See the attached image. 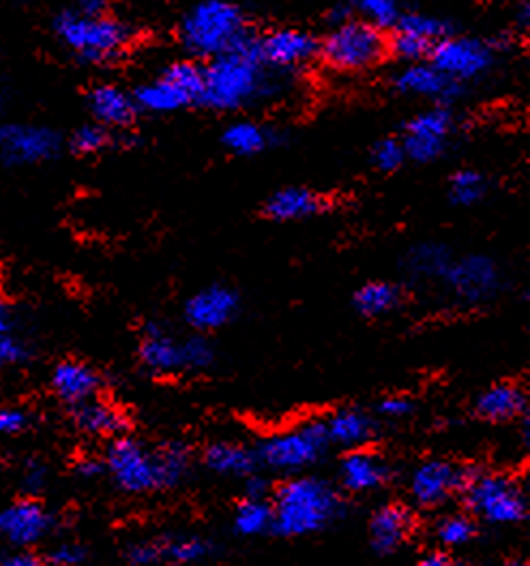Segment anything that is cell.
I'll return each instance as SVG.
<instances>
[{
  "instance_id": "cell-1",
  "label": "cell",
  "mask_w": 530,
  "mask_h": 566,
  "mask_svg": "<svg viewBox=\"0 0 530 566\" xmlns=\"http://www.w3.org/2000/svg\"><path fill=\"white\" fill-rule=\"evenodd\" d=\"M104 463L110 479L121 492L142 495L178 488L189 472L191 458L178 442L146 447L125 433L110 440Z\"/></svg>"
},
{
  "instance_id": "cell-2",
  "label": "cell",
  "mask_w": 530,
  "mask_h": 566,
  "mask_svg": "<svg viewBox=\"0 0 530 566\" xmlns=\"http://www.w3.org/2000/svg\"><path fill=\"white\" fill-rule=\"evenodd\" d=\"M271 532L285 538L326 531L344 513L340 492L319 476H292L271 497Z\"/></svg>"
},
{
  "instance_id": "cell-3",
  "label": "cell",
  "mask_w": 530,
  "mask_h": 566,
  "mask_svg": "<svg viewBox=\"0 0 530 566\" xmlns=\"http://www.w3.org/2000/svg\"><path fill=\"white\" fill-rule=\"evenodd\" d=\"M269 95V75L256 39H246L211 59L205 67V88L200 102L215 109H239Z\"/></svg>"
},
{
  "instance_id": "cell-4",
  "label": "cell",
  "mask_w": 530,
  "mask_h": 566,
  "mask_svg": "<svg viewBox=\"0 0 530 566\" xmlns=\"http://www.w3.org/2000/svg\"><path fill=\"white\" fill-rule=\"evenodd\" d=\"M54 33L73 56L89 65L118 61L134 36L129 24L114 15H84L75 9L61 13L54 20Z\"/></svg>"
},
{
  "instance_id": "cell-5",
  "label": "cell",
  "mask_w": 530,
  "mask_h": 566,
  "mask_svg": "<svg viewBox=\"0 0 530 566\" xmlns=\"http://www.w3.org/2000/svg\"><path fill=\"white\" fill-rule=\"evenodd\" d=\"M248 20L230 0H202L180 24V39L191 54L215 59L249 39Z\"/></svg>"
},
{
  "instance_id": "cell-6",
  "label": "cell",
  "mask_w": 530,
  "mask_h": 566,
  "mask_svg": "<svg viewBox=\"0 0 530 566\" xmlns=\"http://www.w3.org/2000/svg\"><path fill=\"white\" fill-rule=\"evenodd\" d=\"M460 494L468 513L492 526H513L529 515L527 494L505 474L468 470Z\"/></svg>"
},
{
  "instance_id": "cell-7",
  "label": "cell",
  "mask_w": 530,
  "mask_h": 566,
  "mask_svg": "<svg viewBox=\"0 0 530 566\" xmlns=\"http://www.w3.org/2000/svg\"><path fill=\"white\" fill-rule=\"evenodd\" d=\"M387 52V41L381 29L363 22H340L322 43V56L329 67L337 71H363L374 67Z\"/></svg>"
},
{
  "instance_id": "cell-8",
  "label": "cell",
  "mask_w": 530,
  "mask_h": 566,
  "mask_svg": "<svg viewBox=\"0 0 530 566\" xmlns=\"http://www.w3.org/2000/svg\"><path fill=\"white\" fill-rule=\"evenodd\" d=\"M329 449L326 436L320 421L301 424L297 429L273 433L262 440L256 449L260 465H267L273 472H303L305 468L319 463Z\"/></svg>"
},
{
  "instance_id": "cell-9",
  "label": "cell",
  "mask_w": 530,
  "mask_h": 566,
  "mask_svg": "<svg viewBox=\"0 0 530 566\" xmlns=\"http://www.w3.org/2000/svg\"><path fill=\"white\" fill-rule=\"evenodd\" d=\"M205 88V70L194 63H173L155 80L142 84L134 93L138 109L168 114L200 102Z\"/></svg>"
},
{
  "instance_id": "cell-10",
  "label": "cell",
  "mask_w": 530,
  "mask_h": 566,
  "mask_svg": "<svg viewBox=\"0 0 530 566\" xmlns=\"http://www.w3.org/2000/svg\"><path fill=\"white\" fill-rule=\"evenodd\" d=\"M63 148L59 132L35 123H0V164L27 168L52 161Z\"/></svg>"
},
{
  "instance_id": "cell-11",
  "label": "cell",
  "mask_w": 530,
  "mask_h": 566,
  "mask_svg": "<svg viewBox=\"0 0 530 566\" xmlns=\"http://www.w3.org/2000/svg\"><path fill=\"white\" fill-rule=\"evenodd\" d=\"M56 526L52 511L35 497L24 495L0 509V538L18 549L35 547Z\"/></svg>"
},
{
  "instance_id": "cell-12",
  "label": "cell",
  "mask_w": 530,
  "mask_h": 566,
  "mask_svg": "<svg viewBox=\"0 0 530 566\" xmlns=\"http://www.w3.org/2000/svg\"><path fill=\"white\" fill-rule=\"evenodd\" d=\"M429 56L436 70L458 84L479 77L492 67V50L479 39L445 36L432 48Z\"/></svg>"
},
{
  "instance_id": "cell-13",
  "label": "cell",
  "mask_w": 530,
  "mask_h": 566,
  "mask_svg": "<svg viewBox=\"0 0 530 566\" xmlns=\"http://www.w3.org/2000/svg\"><path fill=\"white\" fill-rule=\"evenodd\" d=\"M443 280L461 303L468 305L492 301L502 283L495 260L488 255H466L458 262H451Z\"/></svg>"
},
{
  "instance_id": "cell-14",
  "label": "cell",
  "mask_w": 530,
  "mask_h": 566,
  "mask_svg": "<svg viewBox=\"0 0 530 566\" xmlns=\"http://www.w3.org/2000/svg\"><path fill=\"white\" fill-rule=\"evenodd\" d=\"M466 476L468 468H460L451 461H424L411 474V497L422 509H438L454 495L460 494Z\"/></svg>"
},
{
  "instance_id": "cell-15",
  "label": "cell",
  "mask_w": 530,
  "mask_h": 566,
  "mask_svg": "<svg viewBox=\"0 0 530 566\" xmlns=\"http://www.w3.org/2000/svg\"><path fill=\"white\" fill-rule=\"evenodd\" d=\"M454 129V116L445 107H434L415 116L406 127L402 142L406 157L415 161H432L443 155Z\"/></svg>"
},
{
  "instance_id": "cell-16",
  "label": "cell",
  "mask_w": 530,
  "mask_h": 566,
  "mask_svg": "<svg viewBox=\"0 0 530 566\" xmlns=\"http://www.w3.org/2000/svg\"><path fill=\"white\" fill-rule=\"evenodd\" d=\"M393 29L391 50L404 61L424 59L440 39L447 36L445 22L424 13H402Z\"/></svg>"
},
{
  "instance_id": "cell-17",
  "label": "cell",
  "mask_w": 530,
  "mask_h": 566,
  "mask_svg": "<svg viewBox=\"0 0 530 566\" xmlns=\"http://www.w3.org/2000/svg\"><path fill=\"white\" fill-rule=\"evenodd\" d=\"M239 312V296L226 285H209L185 303V319L198 333L226 326Z\"/></svg>"
},
{
  "instance_id": "cell-18",
  "label": "cell",
  "mask_w": 530,
  "mask_h": 566,
  "mask_svg": "<svg viewBox=\"0 0 530 566\" xmlns=\"http://www.w3.org/2000/svg\"><path fill=\"white\" fill-rule=\"evenodd\" d=\"M141 363L157 376H173L187 371L185 339H177L162 324H146L138 344Z\"/></svg>"
},
{
  "instance_id": "cell-19",
  "label": "cell",
  "mask_w": 530,
  "mask_h": 566,
  "mask_svg": "<svg viewBox=\"0 0 530 566\" xmlns=\"http://www.w3.org/2000/svg\"><path fill=\"white\" fill-rule=\"evenodd\" d=\"M73 427L91 438L114 440L127 433L129 417L116 403L102 399L100 395L70 408Z\"/></svg>"
},
{
  "instance_id": "cell-20",
  "label": "cell",
  "mask_w": 530,
  "mask_h": 566,
  "mask_svg": "<svg viewBox=\"0 0 530 566\" xmlns=\"http://www.w3.org/2000/svg\"><path fill=\"white\" fill-rule=\"evenodd\" d=\"M387 481L389 463L365 447L351 449L340 463V485L351 494L378 492Z\"/></svg>"
},
{
  "instance_id": "cell-21",
  "label": "cell",
  "mask_w": 530,
  "mask_h": 566,
  "mask_svg": "<svg viewBox=\"0 0 530 566\" xmlns=\"http://www.w3.org/2000/svg\"><path fill=\"white\" fill-rule=\"evenodd\" d=\"M102 385L104 380L100 371L84 360H61L50 374V387L54 395L70 408L97 397Z\"/></svg>"
},
{
  "instance_id": "cell-22",
  "label": "cell",
  "mask_w": 530,
  "mask_h": 566,
  "mask_svg": "<svg viewBox=\"0 0 530 566\" xmlns=\"http://www.w3.org/2000/svg\"><path fill=\"white\" fill-rule=\"evenodd\" d=\"M258 45L264 63L282 70L305 65L319 54V41L297 29H280L264 36Z\"/></svg>"
},
{
  "instance_id": "cell-23",
  "label": "cell",
  "mask_w": 530,
  "mask_h": 566,
  "mask_svg": "<svg viewBox=\"0 0 530 566\" xmlns=\"http://www.w3.org/2000/svg\"><path fill=\"white\" fill-rule=\"evenodd\" d=\"M415 531V515L404 504H385L370 520V543L381 556L395 554Z\"/></svg>"
},
{
  "instance_id": "cell-24",
  "label": "cell",
  "mask_w": 530,
  "mask_h": 566,
  "mask_svg": "<svg viewBox=\"0 0 530 566\" xmlns=\"http://www.w3.org/2000/svg\"><path fill=\"white\" fill-rule=\"evenodd\" d=\"M322 431L326 436L329 447L337 444L344 449H361L367 447L376 438L378 424L374 417H370L365 410L358 408H340L324 417Z\"/></svg>"
},
{
  "instance_id": "cell-25",
  "label": "cell",
  "mask_w": 530,
  "mask_h": 566,
  "mask_svg": "<svg viewBox=\"0 0 530 566\" xmlns=\"http://www.w3.org/2000/svg\"><path fill=\"white\" fill-rule=\"evenodd\" d=\"M86 104H89L95 123L104 125L106 129L129 127L138 114L134 95H129L127 91H123L116 84H97L89 93Z\"/></svg>"
},
{
  "instance_id": "cell-26",
  "label": "cell",
  "mask_w": 530,
  "mask_h": 566,
  "mask_svg": "<svg viewBox=\"0 0 530 566\" xmlns=\"http://www.w3.org/2000/svg\"><path fill=\"white\" fill-rule=\"evenodd\" d=\"M527 392L516 382H498L484 390L475 401V415L488 423H509L524 415Z\"/></svg>"
},
{
  "instance_id": "cell-27",
  "label": "cell",
  "mask_w": 530,
  "mask_h": 566,
  "mask_svg": "<svg viewBox=\"0 0 530 566\" xmlns=\"http://www.w3.org/2000/svg\"><path fill=\"white\" fill-rule=\"evenodd\" d=\"M395 86L415 97H427V99H451L460 93V84L447 77L445 73L429 65H408L397 73Z\"/></svg>"
},
{
  "instance_id": "cell-28",
  "label": "cell",
  "mask_w": 530,
  "mask_h": 566,
  "mask_svg": "<svg viewBox=\"0 0 530 566\" xmlns=\"http://www.w3.org/2000/svg\"><path fill=\"white\" fill-rule=\"evenodd\" d=\"M205 465L212 474L248 479L258 470L256 451L239 442H212L205 451Z\"/></svg>"
},
{
  "instance_id": "cell-29",
  "label": "cell",
  "mask_w": 530,
  "mask_h": 566,
  "mask_svg": "<svg viewBox=\"0 0 530 566\" xmlns=\"http://www.w3.org/2000/svg\"><path fill=\"white\" fill-rule=\"evenodd\" d=\"M324 200L319 193L301 187H288L273 193L267 202V214L276 221H294L305 219L322 211Z\"/></svg>"
},
{
  "instance_id": "cell-30",
  "label": "cell",
  "mask_w": 530,
  "mask_h": 566,
  "mask_svg": "<svg viewBox=\"0 0 530 566\" xmlns=\"http://www.w3.org/2000/svg\"><path fill=\"white\" fill-rule=\"evenodd\" d=\"M159 565H198L215 554V545L202 536H166L155 538Z\"/></svg>"
},
{
  "instance_id": "cell-31",
  "label": "cell",
  "mask_w": 530,
  "mask_h": 566,
  "mask_svg": "<svg viewBox=\"0 0 530 566\" xmlns=\"http://www.w3.org/2000/svg\"><path fill=\"white\" fill-rule=\"evenodd\" d=\"M402 301V292L395 283L370 282L354 294V307L367 318H381L391 314Z\"/></svg>"
},
{
  "instance_id": "cell-32",
  "label": "cell",
  "mask_w": 530,
  "mask_h": 566,
  "mask_svg": "<svg viewBox=\"0 0 530 566\" xmlns=\"http://www.w3.org/2000/svg\"><path fill=\"white\" fill-rule=\"evenodd\" d=\"M451 262L449 249L438 243H424L406 253V271L417 280L445 277Z\"/></svg>"
},
{
  "instance_id": "cell-33",
  "label": "cell",
  "mask_w": 530,
  "mask_h": 566,
  "mask_svg": "<svg viewBox=\"0 0 530 566\" xmlns=\"http://www.w3.org/2000/svg\"><path fill=\"white\" fill-rule=\"evenodd\" d=\"M273 526V506L269 497H243V502L235 511L232 528L239 536H260L271 532Z\"/></svg>"
},
{
  "instance_id": "cell-34",
  "label": "cell",
  "mask_w": 530,
  "mask_h": 566,
  "mask_svg": "<svg viewBox=\"0 0 530 566\" xmlns=\"http://www.w3.org/2000/svg\"><path fill=\"white\" fill-rule=\"evenodd\" d=\"M224 144L237 155H256L271 144V134L256 123H235L226 129Z\"/></svg>"
},
{
  "instance_id": "cell-35",
  "label": "cell",
  "mask_w": 530,
  "mask_h": 566,
  "mask_svg": "<svg viewBox=\"0 0 530 566\" xmlns=\"http://www.w3.org/2000/svg\"><path fill=\"white\" fill-rule=\"evenodd\" d=\"M436 536L445 547H464L477 536V522L470 513H451L438 522Z\"/></svg>"
},
{
  "instance_id": "cell-36",
  "label": "cell",
  "mask_w": 530,
  "mask_h": 566,
  "mask_svg": "<svg viewBox=\"0 0 530 566\" xmlns=\"http://www.w3.org/2000/svg\"><path fill=\"white\" fill-rule=\"evenodd\" d=\"M354 7L358 11V15L363 18V22H367L381 31L395 27L402 15L399 0H354Z\"/></svg>"
},
{
  "instance_id": "cell-37",
  "label": "cell",
  "mask_w": 530,
  "mask_h": 566,
  "mask_svg": "<svg viewBox=\"0 0 530 566\" xmlns=\"http://www.w3.org/2000/svg\"><path fill=\"white\" fill-rule=\"evenodd\" d=\"M486 178L481 177L479 172L475 170H461L458 175H454L451 182H449V193H451V200L456 205L461 207H470V205H477L484 193H486Z\"/></svg>"
},
{
  "instance_id": "cell-38",
  "label": "cell",
  "mask_w": 530,
  "mask_h": 566,
  "mask_svg": "<svg viewBox=\"0 0 530 566\" xmlns=\"http://www.w3.org/2000/svg\"><path fill=\"white\" fill-rule=\"evenodd\" d=\"M110 140H112L110 129L100 123H89L73 132L70 140L71 150L77 155H95V153H102Z\"/></svg>"
},
{
  "instance_id": "cell-39",
  "label": "cell",
  "mask_w": 530,
  "mask_h": 566,
  "mask_svg": "<svg viewBox=\"0 0 530 566\" xmlns=\"http://www.w3.org/2000/svg\"><path fill=\"white\" fill-rule=\"evenodd\" d=\"M185 363L187 371H205L215 363V348L207 337L194 335L185 339Z\"/></svg>"
},
{
  "instance_id": "cell-40",
  "label": "cell",
  "mask_w": 530,
  "mask_h": 566,
  "mask_svg": "<svg viewBox=\"0 0 530 566\" xmlns=\"http://www.w3.org/2000/svg\"><path fill=\"white\" fill-rule=\"evenodd\" d=\"M31 360V348L13 333L0 335V371L27 365Z\"/></svg>"
},
{
  "instance_id": "cell-41",
  "label": "cell",
  "mask_w": 530,
  "mask_h": 566,
  "mask_svg": "<svg viewBox=\"0 0 530 566\" xmlns=\"http://www.w3.org/2000/svg\"><path fill=\"white\" fill-rule=\"evenodd\" d=\"M89 558V552L84 545L75 543V541H63L56 547L50 549V554L45 556L48 566H82Z\"/></svg>"
},
{
  "instance_id": "cell-42",
  "label": "cell",
  "mask_w": 530,
  "mask_h": 566,
  "mask_svg": "<svg viewBox=\"0 0 530 566\" xmlns=\"http://www.w3.org/2000/svg\"><path fill=\"white\" fill-rule=\"evenodd\" d=\"M31 427V415L20 406H0V436H22Z\"/></svg>"
},
{
  "instance_id": "cell-43",
  "label": "cell",
  "mask_w": 530,
  "mask_h": 566,
  "mask_svg": "<svg viewBox=\"0 0 530 566\" xmlns=\"http://www.w3.org/2000/svg\"><path fill=\"white\" fill-rule=\"evenodd\" d=\"M406 159V150L402 146V142L383 140L374 146V164L383 170V172H393L397 170Z\"/></svg>"
},
{
  "instance_id": "cell-44",
  "label": "cell",
  "mask_w": 530,
  "mask_h": 566,
  "mask_svg": "<svg viewBox=\"0 0 530 566\" xmlns=\"http://www.w3.org/2000/svg\"><path fill=\"white\" fill-rule=\"evenodd\" d=\"M415 412V401L408 395H387L376 403V415L385 419H406Z\"/></svg>"
},
{
  "instance_id": "cell-45",
  "label": "cell",
  "mask_w": 530,
  "mask_h": 566,
  "mask_svg": "<svg viewBox=\"0 0 530 566\" xmlns=\"http://www.w3.org/2000/svg\"><path fill=\"white\" fill-rule=\"evenodd\" d=\"M45 481H48V468L41 463V461H31L27 463L24 468V474H22V483L29 492H39L45 488Z\"/></svg>"
},
{
  "instance_id": "cell-46",
  "label": "cell",
  "mask_w": 530,
  "mask_h": 566,
  "mask_svg": "<svg viewBox=\"0 0 530 566\" xmlns=\"http://www.w3.org/2000/svg\"><path fill=\"white\" fill-rule=\"evenodd\" d=\"M75 472H77L80 479L93 481V479L106 474V463H104V460H97V458H84V460L75 463Z\"/></svg>"
},
{
  "instance_id": "cell-47",
  "label": "cell",
  "mask_w": 530,
  "mask_h": 566,
  "mask_svg": "<svg viewBox=\"0 0 530 566\" xmlns=\"http://www.w3.org/2000/svg\"><path fill=\"white\" fill-rule=\"evenodd\" d=\"M0 566H48L45 558H39L33 552H15V554H7L0 556Z\"/></svg>"
},
{
  "instance_id": "cell-48",
  "label": "cell",
  "mask_w": 530,
  "mask_h": 566,
  "mask_svg": "<svg viewBox=\"0 0 530 566\" xmlns=\"http://www.w3.org/2000/svg\"><path fill=\"white\" fill-rule=\"evenodd\" d=\"M107 4L110 0H75L73 9L84 15H102L107 13Z\"/></svg>"
},
{
  "instance_id": "cell-49",
  "label": "cell",
  "mask_w": 530,
  "mask_h": 566,
  "mask_svg": "<svg viewBox=\"0 0 530 566\" xmlns=\"http://www.w3.org/2000/svg\"><path fill=\"white\" fill-rule=\"evenodd\" d=\"M248 497H269V483L264 479H260L258 474L248 476Z\"/></svg>"
},
{
  "instance_id": "cell-50",
  "label": "cell",
  "mask_w": 530,
  "mask_h": 566,
  "mask_svg": "<svg viewBox=\"0 0 530 566\" xmlns=\"http://www.w3.org/2000/svg\"><path fill=\"white\" fill-rule=\"evenodd\" d=\"M7 333H13V312L9 303L0 298V335H7Z\"/></svg>"
},
{
  "instance_id": "cell-51",
  "label": "cell",
  "mask_w": 530,
  "mask_h": 566,
  "mask_svg": "<svg viewBox=\"0 0 530 566\" xmlns=\"http://www.w3.org/2000/svg\"><path fill=\"white\" fill-rule=\"evenodd\" d=\"M451 558L443 552H429L425 554L424 558L417 563V566H451Z\"/></svg>"
},
{
  "instance_id": "cell-52",
  "label": "cell",
  "mask_w": 530,
  "mask_h": 566,
  "mask_svg": "<svg viewBox=\"0 0 530 566\" xmlns=\"http://www.w3.org/2000/svg\"><path fill=\"white\" fill-rule=\"evenodd\" d=\"M505 566H529V563H524V560H511V563H507Z\"/></svg>"
},
{
  "instance_id": "cell-53",
  "label": "cell",
  "mask_w": 530,
  "mask_h": 566,
  "mask_svg": "<svg viewBox=\"0 0 530 566\" xmlns=\"http://www.w3.org/2000/svg\"><path fill=\"white\" fill-rule=\"evenodd\" d=\"M451 566H466V565H451Z\"/></svg>"
}]
</instances>
